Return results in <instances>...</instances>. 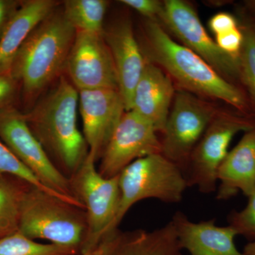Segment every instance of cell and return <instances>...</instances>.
Listing matches in <instances>:
<instances>
[{"label":"cell","instance_id":"obj_1","mask_svg":"<svg viewBox=\"0 0 255 255\" xmlns=\"http://www.w3.org/2000/svg\"><path fill=\"white\" fill-rule=\"evenodd\" d=\"M79 93L65 75L28 112L26 122L56 168L70 179L88 155L89 146L77 125Z\"/></svg>","mask_w":255,"mask_h":255},{"label":"cell","instance_id":"obj_2","mask_svg":"<svg viewBox=\"0 0 255 255\" xmlns=\"http://www.w3.org/2000/svg\"><path fill=\"white\" fill-rule=\"evenodd\" d=\"M75 34L63 9L57 7L23 43L11 74L19 83L25 107L31 109L41 92L63 75Z\"/></svg>","mask_w":255,"mask_h":255},{"label":"cell","instance_id":"obj_3","mask_svg":"<svg viewBox=\"0 0 255 255\" xmlns=\"http://www.w3.org/2000/svg\"><path fill=\"white\" fill-rule=\"evenodd\" d=\"M145 35L149 62L165 70L183 90L222 100L238 110L246 108V100L239 89L199 55L174 41L158 21L147 20Z\"/></svg>","mask_w":255,"mask_h":255},{"label":"cell","instance_id":"obj_4","mask_svg":"<svg viewBox=\"0 0 255 255\" xmlns=\"http://www.w3.org/2000/svg\"><path fill=\"white\" fill-rule=\"evenodd\" d=\"M87 230L85 209L30 185L23 196L18 232L30 239L81 249Z\"/></svg>","mask_w":255,"mask_h":255},{"label":"cell","instance_id":"obj_5","mask_svg":"<svg viewBox=\"0 0 255 255\" xmlns=\"http://www.w3.org/2000/svg\"><path fill=\"white\" fill-rule=\"evenodd\" d=\"M119 184L118 213L107 233L119 228L128 211L139 201L155 199L177 204L189 187L182 169L161 153L145 156L129 164L119 174Z\"/></svg>","mask_w":255,"mask_h":255},{"label":"cell","instance_id":"obj_6","mask_svg":"<svg viewBox=\"0 0 255 255\" xmlns=\"http://www.w3.org/2000/svg\"><path fill=\"white\" fill-rule=\"evenodd\" d=\"M97 161L89 151L83 163L70 179L73 195L82 203L87 216L86 236L80 254L97 249L113 224L120 202L119 175L102 177L96 168Z\"/></svg>","mask_w":255,"mask_h":255},{"label":"cell","instance_id":"obj_7","mask_svg":"<svg viewBox=\"0 0 255 255\" xmlns=\"http://www.w3.org/2000/svg\"><path fill=\"white\" fill-rule=\"evenodd\" d=\"M217 114L213 106L194 94L176 92L162 133L161 154L185 174L193 151Z\"/></svg>","mask_w":255,"mask_h":255},{"label":"cell","instance_id":"obj_8","mask_svg":"<svg viewBox=\"0 0 255 255\" xmlns=\"http://www.w3.org/2000/svg\"><path fill=\"white\" fill-rule=\"evenodd\" d=\"M0 139L43 185L82 204L73 195L70 179L51 162L41 143L32 133L24 113L17 107L0 111Z\"/></svg>","mask_w":255,"mask_h":255},{"label":"cell","instance_id":"obj_9","mask_svg":"<svg viewBox=\"0 0 255 255\" xmlns=\"http://www.w3.org/2000/svg\"><path fill=\"white\" fill-rule=\"evenodd\" d=\"M255 128L253 121L218 113L191 154L187 173L189 187L194 186L203 194L216 191L218 169L227 155L231 140L238 132Z\"/></svg>","mask_w":255,"mask_h":255},{"label":"cell","instance_id":"obj_10","mask_svg":"<svg viewBox=\"0 0 255 255\" xmlns=\"http://www.w3.org/2000/svg\"><path fill=\"white\" fill-rule=\"evenodd\" d=\"M159 18L183 46L199 55L223 78H241L240 58H234L220 49L189 3L182 0H166Z\"/></svg>","mask_w":255,"mask_h":255},{"label":"cell","instance_id":"obj_11","mask_svg":"<svg viewBox=\"0 0 255 255\" xmlns=\"http://www.w3.org/2000/svg\"><path fill=\"white\" fill-rule=\"evenodd\" d=\"M65 71L78 91L119 90L113 57L104 33L76 31Z\"/></svg>","mask_w":255,"mask_h":255},{"label":"cell","instance_id":"obj_12","mask_svg":"<svg viewBox=\"0 0 255 255\" xmlns=\"http://www.w3.org/2000/svg\"><path fill=\"white\" fill-rule=\"evenodd\" d=\"M157 131L145 119L126 112L101 157L99 173L105 178L119 175L127 166L145 156L161 153Z\"/></svg>","mask_w":255,"mask_h":255},{"label":"cell","instance_id":"obj_13","mask_svg":"<svg viewBox=\"0 0 255 255\" xmlns=\"http://www.w3.org/2000/svg\"><path fill=\"white\" fill-rule=\"evenodd\" d=\"M78 93L83 135L98 160L126 112L123 99L114 89L80 90Z\"/></svg>","mask_w":255,"mask_h":255},{"label":"cell","instance_id":"obj_14","mask_svg":"<svg viewBox=\"0 0 255 255\" xmlns=\"http://www.w3.org/2000/svg\"><path fill=\"white\" fill-rule=\"evenodd\" d=\"M104 36L110 47L118 79L119 91L126 112L132 110L134 91L146 65L140 47L128 20L116 23Z\"/></svg>","mask_w":255,"mask_h":255},{"label":"cell","instance_id":"obj_15","mask_svg":"<svg viewBox=\"0 0 255 255\" xmlns=\"http://www.w3.org/2000/svg\"><path fill=\"white\" fill-rule=\"evenodd\" d=\"M97 248L99 255H183L171 221L150 231L117 228L104 236Z\"/></svg>","mask_w":255,"mask_h":255},{"label":"cell","instance_id":"obj_16","mask_svg":"<svg viewBox=\"0 0 255 255\" xmlns=\"http://www.w3.org/2000/svg\"><path fill=\"white\" fill-rule=\"evenodd\" d=\"M171 222L179 246L190 255H243L235 244L238 233L231 226H217L215 219L193 222L180 211L174 214Z\"/></svg>","mask_w":255,"mask_h":255},{"label":"cell","instance_id":"obj_17","mask_svg":"<svg viewBox=\"0 0 255 255\" xmlns=\"http://www.w3.org/2000/svg\"><path fill=\"white\" fill-rule=\"evenodd\" d=\"M172 79L155 64L146 63L137 82L132 110L162 133L174 97Z\"/></svg>","mask_w":255,"mask_h":255},{"label":"cell","instance_id":"obj_18","mask_svg":"<svg viewBox=\"0 0 255 255\" xmlns=\"http://www.w3.org/2000/svg\"><path fill=\"white\" fill-rule=\"evenodd\" d=\"M216 199L228 200L238 194L249 195L255 188V128L245 132L218 169Z\"/></svg>","mask_w":255,"mask_h":255},{"label":"cell","instance_id":"obj_19","mask_svg":"<svg viewBox=\"0 0 255 255\" xmlns=\"http://www.w3.org/2000/svg\"><path fill=\"white\" fill-rule=\"evenodd\" d=\"M58 5L53 0L22 1L0 37V74H11L15 57L23 43Z\"/></svg>","mask_w":255,"mask_h":255},{"label":"cell","instance_id":"obj_20","mask_svg":"<svg viewBox=\"0 0 255 255\" xmlns=\"http://www.w3.org/2000/svg\"><path fill=\"white\" fill-rule=\"evenodd\" d=\"M12 177H0V239L18 232L23 196L31 185Z\"/></svg>","mask_w":255,"mask_h":255},{"label":"cell","instance_id":"obj_21","mask_svg":"<svg viewBox=\"0 0 255 255\" xmlns=\"http://www.w3.org/2000/svg\"><path fill=\"white\" fill-rule=\"evenodd\" d=\"M63 12L76 31L104 33V21L109 6L106 0H65Z\"/></svg>","mask_w":255,"mask_h":255},{"label":"cell","instance_id":"obj_22","mask_svg":"<svg viewBox=\"0 0 255 255\" xmlns=\"http://www.w3.org/2000/svg\"><path fill=\"white\" fill-rule=\"evenodd\" d=\"M80 250L40 243L18 232L0 239V255H79Z\"/></svg>","mask_w":255,"mask_h":255},{"label":"cell","instance_id":"obj_23","mask_svg":"<svg viewBox=\"0 0 255 255\" xmlns=\"http://www.w3.org/2000/svg\"><path fill=\"white\" fill-rule=\"evenodd\" d=\"M6 175L18 178V179L28 183V184H31L33 187L39 188L52 195L63 199V201H66L69 204H73L79 208L82 207L81 204L79 203L53 192L43 185L37 179L36 176L32 173L31 171L4 145V142L0 140V177Z\"/></svg>","mask_w":255,"mask_h":255},{"label":"cell","instance_id":"obj_24","mask_svg":"<svg viewBox=\"0 0 255 255\" xmlns=\"http://www.w3.org/2000/svg\"><path fill=\"white\" fill-rule=\"evenodd\" d=\"M243 46L240 55L241 78L255 102V30L252 26L242 29Z\"/></svg>","mask_w":255,"mask_h":255},{"label":"cell","instance_id":"obj_25","mask_svg":"<svg viewBox=\"0 0 255 255\" xmlns=\"http://www.w3.org/2000/svg\"><path fill=\"white\" fill-rule=\"evenodd\" d=\"M247 197L248 204L241 211H235L229 218V226L245 237L255 238V188Z\"/></svg>","mask_w":255,"mask_h":255},{"label":"cell","instance_id":"obj_26","mask_svg":"<svg viewBox=\"0 0 255 255\" xmlns=\"http://www.w3.org/2000/svg\"><path fill=\"white\" fill-rule=\"evenodd\" d=\"M21 97L19 83L11 74H0V111L16 107Z\"/></svg>","mask_w":255,"mask_h":255},{"label":"cell","instance_id":"obj_27","mask_svg":"<svg viewBox=\"0 0 255 255\" xmlns=\"http://www.w3.org/2000/svg\"><path fill=\"white\" fill-rule=\"evenodd\" d=\"M216 43L220 49L234 58H240L243 43V31L236 28L216 36Z\"/></svg>","mask_w":255,"mask_h":255},{"label":"cell","instance_id":"obj_28","mask_svg":"<svg viewBox=\"0 0 255 255\" xmlns=\"http://www.w3.org/2000/svg\"><path fill=\"white\" fill-rule=\"evenodd\" d=\"M120 2L152 21H157L163 9V2L157 0H122Z\"/></svg>","mask_w":255,"mask_h":255},{"label":"cell","instance_id":"obj_29","mask_svg":"<svg viewBox=\"0 0 255 255\" xmlns=\"http://www.w3.org/2000/svg\"><path fill=\"white\" fill-rule=\"evenodd\" d=\"M209 26L215 36H217L238 28V23L236 18L232 14L221 12L210 18Z\"/></svg>","mask_w":255,"mask_h":255},{"label":"cell","instance_id":"obj_30","mask_svg":"<svg viewBox=\"0 0 255 255\" xmlns=\"http://www.w3.org/2000/svg\"><path fill=\"white\" fill-rule=\"evenodd\" d=\"M21 3L18 0H0V37Z\"/></svg>","mask_w":255,"mask_h":255},{"label":"cell","instance_id":"obj_31","mask_svg":"<svg viewBox=\"0 0 255 255\" xmlns=\"http://www.w3.org/2000/svg\"><path fill=\"white\" fill-rule=\"evenodd\" d=\"M242 253L243 255H255V238L245 246Z\"/></svg>","mask_w":255,"mask_h":255},{"label":"cell","instance_id":"obj_32","mask_svg":"<svg viewBox=\"0 0 255 255\" xmlns=\"http://www.w3.org/2000/svg\"><path fill=\"white\" fill-rule=\"evenodd\" d=\"M246 4L249 6L250 9L253 10L255 13V0H251V1H246Z\"/></svg>","mask_w":255,"mask_h":255},{"label":"cell","instance_id":"obj_33","mask_svg":"<svg viewBox=\"0 0 255 255\" xmlns=\"http://www.w3.org/2000/svg\"><path fill=\"white\" fill-rule=\"evenodd\" d=\"M79 255H99V248H97V249L92 253H86V254H80Z\"/></svg>","mask_w":255,"mask_h":255}]
</instances>
